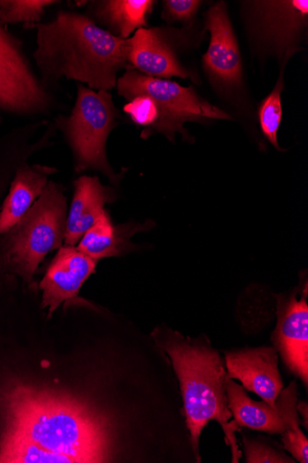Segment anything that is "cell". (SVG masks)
<instances>
[{
	"label": "cell",
	"instance_id": "6da1fadb",
	"mask_svg": "<svg viewBox=\"0 0 308 463\" xmlns=\"http://www.w3.org/2000/svg\"><path fill=\"white\" fill-rule=\"evenodd\" d=\"M107 416L61 387L0 369V463L110 460Z\"/></svg>",
	"mask_w": 308,
	"mask_h": 463
},
{
	"label": "cell",
	"instance_id": "7a4b0ae2",
	"mask_svg": "<svg viewBox=\"0 0 308 463\" xmlns=\"http://www.w3.org/2000/svg\"><path fill=\"white\" fill-rule=\"evenodd\" d=\"M33 59L48 90L65 78L95 91H110L117 73L134 70L128 63L127 39L115 36L90 17L60 11L47 24H38Z\"/></svg>",
	"mask_w": 308,
	"mask_h": 463
},
{
	"label": "cell",
	"instance_id": "3957f363",
	"mask_svg": "<svg viewBox=\"0 0 308 463\" xmlns=\"http://www.w3.org/2000/svg\"><path fill=\"white\" fill-rule=\"evenodd\" d=\"M151 335L157 347L170 357L179 377L186 423L197 460L201 462V432L210 420H215L231 447L233 462H238L241 451L236 432L241 430L235 420L230 422L233 415L229 406L227 373L221 356L209 344L192 340L165 326L156 327Z\"/></svg>",
	"mask_w": 308,
	"mask_h": 463
},
{
	"label": "cell",
	"instance_id": "277c9868",
	"mask_svg": "<svg viewBox=\"0 0 308 463\" xmlns=\"http://www.w3.org/2000/svg\"><path fill=\"white\" fill-rule=\"evenodd\" d=\"M61 184L51 180L21 221L0 241V269L29 286L39 266L63 246L68 198Z\"/></svg>",
	"mask_w": 308,
	"mask_h": 463
},
{
	"label": "cell",
	"instance_id": "5b68a950",
	"mask_svg": "<svg viewBox=\"0 0 308 463\" xmlns=\"http://www.w3.org/2000/svg\"><path fill=\"white\" fill-rule=\"evenodd\" d=\"M119 111L108 91H95L79 83L77 99L69 116L58 115L54 124L70 146L76 175L99 172L117 185L123 175H117L107 156L109 135L116 128Z\"/></svg>",
	"mask_w": 308,
	"mask_h": 463
},
{
	"label": "cell",
	"instance_id": "8992f818",
	"mask_svg": "<svg viewBox=\"0 0 308 463\" xmlns=\"http://www.w3.org/2000/svg\"><path fill=\"white\" fill-rule=\"evenodd\" d=\"M116 87L118 95L127 101L147 96L155 102L158 119L151 128L143 131L142 138L147 139L157 133L173 141L177 133L188 137L184 128L187 122L232 119L227 112L201 99L193 88H184L170 80L147 76L136 70L126 71L117 79Z\"/></svg>",
	"mask_w": 308,
	"mask_h": 463
},
{
	"label": "cell",
	"instance_id": "52a82bcc",
	"mask_svg": "<svg viewBox=\"0 0 308 463\" xmlns=\"http://www.w3.org/2000/svg\"><path fill=\"white\" fill-rule=\"evenodd\" d=\"M54 99L32 70L19 39L0 24V109L17 115L49 113Z\"/></svg>",
	"mask_w": 308,
	"mask_h": 463
},
{
	"label": "cell",
	"instance_id": "ba28073f",
	"mask_svg": "<svg viewBox=\"0 0 308 463\" xmlns=\"http://www.w3.org/2000/svg\"><path fill=\"white\" fill-rule=\"evenodd\" d=\"M249 6L254 35L286 64L299 51L298 42L307 25V0L252 2Z\"/></svg>",
	"mask_w": 308,
	"mask_h": 463
},
{
	"label": "cell",
	"instance_id": "9c48e42d",
	"mask_svg": "<svg viewBox=\"0 0 308 463\" xmlns=\"http://www.w3.org/2000/svg\"><path fill=\"white\" fill-rule=\"evenodd\" d=\"M206 28L210 33V42L203 64L210 80L222 90L240 89L243 84L242 61L225 3H218L209 10Z\"/></svg>",
	"mask_w": 308,
	"mask_h": 463
},
{
	"label": "cell",
	"instance_id": "30bf717a",
	"mask_svg": "<svg viewBox=\"0 0 308 463\" xmlns=\"http://www.w3.org/2000/svg\"><path fill=\"white\" fill-rule=\"evenodd\" d=\"M98 261L83 254L76 246L63 245L39 284L41 308H48L51 320L63 305L79 299L84 282L97 271Z\"/></svg>",
	"mask_w": 308,
	"mask_h": 463
},
{
	"label": "cell",
	"instance_id": "8fae6325",
	"mask_svg": "<svg viewBox=\"0 0 308 463\" xmlns=\"http://www.w3.org/2000/svg\"><path fill=\"white\" fill-rule=\"evenodd\" d=\"M127 59L132 69L154 78H190L198 82L197 77L181 63L173 52L170 43V30L141 28L127 39Z\"/></svg>",
	"mask_w": 308,
	"mask_h": 463
},
{
	"label": "cell",
	"instance_id": "7c38bea8",
	"mask_svg": "<svg viewBox=\"0 0 308 463\" xmlns=\"http://www.w3.org/2000/svg\"><path fill=\"white\" fill-rule=\"evenodd\" d=\"M226 362L228 377L240 381L244 389L276 407L275 402L284 384L275 348L260 347L226 353Z\"/></svg>",
	"mask_w": 308,
	"mask_h": 463
},
{
	"label": "cell",
	"instance_id": "4fadbf2b",
	"mask_svg": "<svg viewBox=\"0 0 308 463\" xmlns=\"http://www.w3.org/2000/svg\"><path fill=\"white\" fill-rule=\"evenodd\" d=\"M273 341L287 367L307 387L308 307L305 297L297 299L294 296L286 304L279 305Z\"/></svg>",
	"mask_w": 308,
	"mask_h": 463
},
{
	"label": "cell",
	"instance_id": "5bb4252c",
	"mask_svg": "<svg viewBox=\"0 0 308 463\" xmlns=\"http://www.w3.org/2000/svg\"><path fill=\"white\" fill-rule=\"evenodd\" d=\"M73 188L66 222L64 244L67 246H77L106 212V204L117 199L114 189L104 186L98 176L81 175L73 182Z\"/></svg>",
	"mask_w": 308,
	"mask_h": 463
},
{
	"label": "cell",
	"instance_id": "9a60e30c",
	"mask_svg": "<svg viewBox=\"0 0 308 463\" xmlns=\"http://www.w3.org/2000/svg\"><path fill=\"white\" fill-rule=\"evenodd\" d=\"M58 172L54 166L29 165L27 161L17 167L0 208V235L10 232L21 221Z\"/></svg>",
	"mask_w": 308,
	"mask_h": 463
},
{
	"label": "cell",
	"instance_id": "2e32d148",
	"mask_svg": "<svg viewBox=\"0 0 308 463\" xmlns=\"http://www.w3.org/2000/svg\"><path fill=\"white\" fill-rule=\"evenodd\" d=\"M154 226L155 223L150 220L145 223L129 222L115 225L106 210L93 227L86 232L76 247L84 255L98 261L119 258L140 247L131 241L132 237L139 232H149Z\"/></svg>",
	"mask_w": 308,
	"mask_h": 463
},
{
	"label": "cell",
	"instance_id": "e0dca14e",
	"mask_svg": "<svg viewBox=\"0 0 308 463\" xmlns=\"http://www.w3.org/2000/svg\"><path fill=\"white\" fill-rule=\"evenodd\" d=\"M153 0H103L90 6V17L105 25L109 33L122 39L148 27L147 17L153 12Z\"/></svg>",
	"mask_w": 308,
	"mask_h": 463
},
{
	"label": "cell",
	"instance_id": "ac0fdd59",
	"mask_svg": "<svg viewBox=\"0 0 308 463\" xmlns=\"http://www.w3.org/2000/svg\"><path fill=\"white\" fill-rule=\"evenodd\" d=\"M225 386L229 409L235 417V422L239 427L269 434L284 433L285 424L278 405L273 407L264 401L254 402L241 386L228 376H226Z\"/></svg>",
	"mask_w": 308,
	"mask_h": 463
},
{
	"label": "cell",
	"instance_id": "d6986e66",
	"mask_svg": "<svg viewBox=\"0 0 308 463\" xmlns=\"http://www.w3.org/2000/svg\"><path fill=\"white\" fill-rule=\"evenodd\" d=\"M296 402L297 385L294 382L287 389H283L275 403L280 407L285 420V430L282 434L285 449L299 462L307 463L308 441L299 429Z\"/></svg>",
	"mask_w": 308,
	"mask_h": 463
},
{
	"label": "cell",
	"instance_id": "ffe728a7",
	"mask_svg": "<svg viewBox=\"0 0 308 463\" xmlns=\"http://www.w3.org/2000/svg\"><path fill=\"white\" fill-rule=\"evenodd\" d=\"M61 4L58 0H0V24L36 25L46 9Z\"/></svg>",
	"mask_w": 308,
	"mask_h": 463
},
{
	"label": "cell",
	"instance_id": "44dd1931",
	"mask_svg": "<svg viewBox=\"0 0 308 463\" xmlns=\"http://www.w3.org/2000/svg\"><path fill=\"white\" fill-rule=\"evenodd\" d=\"M285 65L283 64L282 66V73L275 90L261 102L258 108L261 131L278 151H281L277 137L283 118L282 92L284 90V70Z\"/></svg>",
	"mask_w": 308,
	"mask_h": 463
},
{
	"label": "cell",
	"instance_id": "7402d4cb",
	"mask_svg": "<svg viewBox=\"0 0 308 463\" xmlns=\"http://www.w3.org/2000/svg\"><path fill=\"white\" fill-rule=\"evenodd\" d=\"M124 111L132 121L149 129L158 119V109L155 102L147 96H140L128 101L124 106Z\"/></svg>",
	"mask_w": 308,
	"mask_h": 463
},
{
	"label": "cell",
	"instance_id": "603a6c76",
	"mask_svg": "<svg viewBox=\"0 0 308 463\" xmlns=\"http://www.w3.org/2000/svg\"><path fill=\"white\" fill-rule=\"evenodd\" d=\"M245 445L246 460L249 463L261 462H294L285 453L277 451L275 449L259 440H250L243 438Z\"/></svg>",
	"mask_w": 308,
	"mask_h": 463
},
{
	"label": "cell",
	"instance_id": "cb8c5ba5",
	"mask_svg": "<svg viewBox=\"0 0 308 463\" xmlns=\"http://www.w3.org/2000/svg\"><path fill=\"white\" fill-rule=\"evenodd\" d=\"M201 2L198 0H164L162 17L167 23H190L195 17Z\"/></svg>",
	"mask_w": 308,
	"mask_h": 463
}]
</instances>
